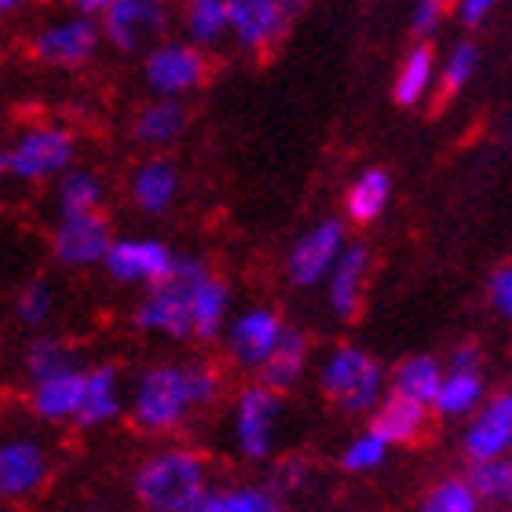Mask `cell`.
<instances>
[{"mask_svg": "<svg viewBox=\"0 0 512 512\" xmlns=\"http://www.w3.org/2000/svg\"><path fill=\"white\" fill-rule=\"evenodd\" d=\"M128 491L139 512H194L213 491L209 458L187 443H165L136 461Z\"/></svg>", "mask_w": 512, "mask_h": 512, "instance_id": "obj_1", "label": "cell"}, {"mask_svg": "<svg viewBox=\"0 0 512 512\" xmlns=\"http://www.w3.org/2000/svg\"><path fill=\"white\" fill-rule=\"evenodd\" d=\"M125 414L132 428L143 436H172L180 432L194 410L191 381H187V363L180 359H158L147 363L125 388Z\"/></svg>", "mask_w": 512, "mask_h": 512, "instance_id": "obj_2", "label": "cell"}, {"mask_svg": "<svg viewBox=\"0 0 512 512\" xmlns=\"http://www.w3.org/2000/svg\"><path fill=\"white\" fill-rule=\"evenodd\" d=\"M209 271L202 256H176L172 275L158 286L143 289V297L132 308V326L143 337H158L169 344H187L191 341V300L194 286L202 282Z\"/></svg>", "mask_w": 512, "mask_h": 512, "instance_id": "obj_3", "label": "cell"}, {"mask_svg": "<svg viewBox=\"0 0 512 512\" xmlns=\"http://www.w3.org/2000/svg\"><path fill=\"white\" fill-rule=\"evenodd\" d=\"M319 392L341 414H374L384 399V370L359 344H337L319 366Z\"/></svg>", "mask_w": 512, "mask_h": 512, "instance_id": "obj_4", "label": "cell"}, {"mask_svg": "<svg viewBox=\"0 0 512 512\" xmlns=\"http://www.w3.org/2000/svg\"><path fill=\"white\" fill-rule=\"evenodd\" d=\"M77 143L74 128L59 125V121H37V125L22 128L11 139L8 154V176L19 183H55L66 169L77 165Z\"/></svg>", "mask_w": 512, "mask_h": 512, "instance_id": "obj_5", "label": "cell"}, {"mask_svg": "<svg viewBox=\"0 0 512 512\" xmlns=\"http://www.w3.org/2000/svg\"><path fill=\"white\" fill-rule=\"evenodd\" d=\"M103 48L118 55H147L169 37L172 15L161 0H103L96 15Z\"/></svg>", "mask_w": 512, "mask_h": 512, "instance_id": "obj_6", "label": "cell"}, {"mask_svg": "<svg viewBox=\"0 0 512 512\" xmlns=\"http://www.w3.org/2000/svg\"><path fill=\"white\" fill-rule=\"evenodd\" d=\"M278 425H282V395L260 381L246 384L231 406V439L246 461H267L275 454Z\"/></svg>", "mask_w": 512, "mask_h": 512, "instance_id": "obj_7", "label": "cell"}, {"mask_svg": "<svg viewBox=\"0 0 512 512\" xmlns=\"http://www.w3.org/2000/svg\"><path fill=\"white\" fill-rule=\"evenodd\" d=\"M143 85L154 92V99H183L198 92L209 77V55L198 52L183 37H165L143 55Z\"/></svg>", "mask_w": 512, "mask_h": 512, "instance_id": "obj_8", "label": "cell"}, {"mask_svg": "<svg viewBox=\"0 0 512 512\" xmlns=\"http://www.w3.org/2000/svg\"><path fill=\"white\" fill-rule=\"evenodd\" d=\"M176 256L180 253L158 235H114L103 256V271L114 286L150 289L172 275Z\"/></svg>", "mask_w": 512, "mask_h": 512, "instance_id": "obj_9", "label": "cell"}, {"mask_svg": "<svg viewBox=\"0 0 512 512\" xmlns=\"http://www.w3.org/2000/svg\"><path fill=\"white\" fill-rule=\"evenodd\" d=\"M103 48V37H99L96 19L88 15H59V19L44 22L41 30L30 37V55L48 70H77V66H88Z\"/></svg>", "mask_w": 512, "mask_h": 512, "instance_id": "obj_10", "label": "cell"}, {"mask_svg": "<svg viewBox=\"0 0 512 512\" xmlns=\"http://www.w3.org/2000/svg\"><path fill=\"white\" fill-rule=\"evenodd\" d=\"M52 476V450L30 432L0 436V505H22L44 491Z\"/></svg>", "mask_w": 512, "mask_h": 512, "instance_id": "obj_11", "label": "cell"}, {"mask_svg": "<svg viewBox=\"0 0 512 512\" xmlns=\"http://www.w3.org/2000/svg\"><path fill=\"white\" fill-rule=\"evenodd\" d=\"M282 333H286V319L275 308H267V304H253V308H242L227 319L220 341H224L227 359L238 370L260 374V366L271 359L275 344L282 341Z\"/></svg>", "mask_w": 512, "mask_h": 512, "instance_id": "obj_12", "label": "cell"}, {"mask_svg": "<svg viewBox=\"0 0 512 512\" xmlns=\"http://www.w3.org/2000/svg\"><path fill=\"white\" fill-rule=\"evenodd\" d=\"M348 246V227L344 220H319L311 224L304 235L289 246L286 253V278L297 289H315L326 282V275L333 271L337 256Z\"/></svg>", "mask_w": 512, "mask_h": 512, "instance_id": "obj_13", "label": "cell"}, {"mask_svg": "<svg viewBox=\"0 0 512 512\" xmlns=\"http://www.w3.org/2000/svg\"><path fill=\"white\" fill-rule=\"evenodd\" d=\"M110 242H114V227L103 213L96 216H70V220H55L48 231V253L66 271H88V267H103Z\"/></svg>", "mask_w": 512, "mask_h": 512, "instance_id": "obj_14", "label": "cell"}, {"mask_svg": "<svg viewBox=\"0 0 512 512\" xmlns=\"http://www.w3.org/2000/svg\"><path fill=\"white\" fill-rule=\"evenodd\" d=\"M227 19H231V41L242 52H271L289 33L293 8L282 0H227Z\"/></svg>", "mask_w": 512, "mask_h": 512, "instance_id": "obj_15", "label": "cell"}, {"mask_svg": "<svg viewBox=\"0 0 512 512\" xmlns=\"http://www.w3.org/2000/svg\"><path fill=\"white\" fill-rule=\"evenodd\" d=\"M128 202L143 216H165L172 205L180 202L183 194V172L180 165L165 154H150V158L136 161L128 172Z\"/></svg>", "mask_w": 512, "mask_h": 512, "instance_id": "obj_16", "label": "cell"}, {"mask_svg": "<svg viewBox=\"0 0 512 512\" xmlns=\"http://www.w3.org/2000/svg\"><path fill=\"white\" fill-rule=\"evenodd\" d=\"M125 417V377L118 363H92L85 366V392H81V410L74 425L81 432H99V428L118 425Z\"/></svg>", "mask_w": 512, "mask_h": 512, "instance_id": "obj_17", "label": "cell"}, {"mask_svg": "<svg viewBox=\"0 0 512 512\" xmlns=\"http://www.w3.org/2000/svg\"><path fill=\"white\" fill-rule=\"evenodd\" d=\"M512 450V392H498L494 399H483V406L472 414L465 428V454L472 465L494 458H509Z\"/></svg>", "mask_w": 512, "mask_h": 512, "instance_id": "obj_18", "label": "cell"}, {"mask_svg": "<svg viewBox=\"0 0 512 512\" xmlns=\"http://www.w3.org/2000/svg\"><path fill=\"white\" fill-rule=\"evenodd\" d=\"M191 128V110L183 99H147L143 107L132 114V143L143 147L147 154H161L172 143H180Z\"/></svg>", "mask_w": 512, "mask_h": 512, "instance_id": "obj_19", "label": "cell"}, {"mask_svg": "<svg viewBox=\"0 0 512 512\" xmlns=\"http://www.w3.org/2000/svg\"><path fill=\"white\" fill-rule=\"evenodd\" d=\"M81 392H85V370L26 384V410L41 425H74L81 410Z\"/></svg>", "mask_w": 512, "mask_h": 512, "instance_id": "obj_20", "label": "cell"}, {"mask_svg": "<svg viewBox=\"0 0 512 512\" xmlns=\"http://www.w3.org/2000/svg\"><path fill=\"white\" fill-rule=\"evenodd\" d=\"M110 194L107 176L88 165H74L66 169L59 180L52 183V209L55 220H70V216H96L103 213Z\"/></svg>", "mask_w": 512, "mask_h": 512, "instance_id": "obj_21", "label": "cell"}, {"mask_svg": "<svg viewBox=\"0 0 512 512\" xmlns=\"http://www.w3.org/2000/svg\"><path fill=\"white\" fill-rule=\"evenodd\" d=\"M366 271H370V249L363 242H348L344 253L337 256L333 271L326 275V300L337 319H355L363 304Z\"/></svg>", "mask_w": 512, "mask_h": 512, "instance_id": "obj_22", "label": "cell"}, {"mask_svg": "<svg viewBox=\"0 0 512 512\" xmlns=\"http://www.w3.org/2000/svg\"><path fill=\"white\" fill-rule=\"evenodd\" d=\"M227 319H231V286L216 275L213 267L202 275V282L194 286L191 300V341L194 344H213L220 341Z\"/></svg>", "mask_w": 512, "mask_h": 512, "instance_id": "obj_23", "label": "cell"}, {"mask_svg": "<svg viewBox=\"0 0 512 512\" xmlns=\"http://www.w3.org/2000/svg\"><path fill=\"white\" fill-rule=\"evenodd\" d=\"M22 377L26 384L48 381V377L59 374H74V370H85L81 366V352L77 344H70L66 337H55V333H33L26 348H22Z\"/></svg>", "mask_w": 512, "mask_h": 512, "instance_id": "obj_24", "label": "cell"}, {"mask_svg": "<svg viewBox=\"0 0 512 512\" xmlns=\"http://www.w3.org/2000/svg\"><path fill=\"white\" fill-rule=\"evenodd\" d=\"M308 363H311L308 333L297 330V326H286V333H282V341L275 344L271 359L260 366V384L278 395L289 392L293 384H300V377L308 374Z\"/></svg>", "mask_w": 512, "mask_h": 512, "instance_id": "obj_25", "label": "cell"}, {"mask_svg": "<svg viewBox=\"0 0 512 512\" xmlns=\"http://www.w3.org/2000/svg\"><path fill=\"white\" fill-rule=\"evenodd\" d=\"M425 414H428L425 406L410 403V399H403V395L395 392H384L366 432L381 439L384 447H406V443H414L425 432Z\"/></svg>", "mask_w": 512, "mask_h": 512, "instance_id": "obj_26", "label": "cell"}, {"mask_svg": "<svg viewBox=\"0 0 512 512\" xmlns=\"http://www.w3.org/2000/svg\"><path fill=\"white\" fill-rule=\"evenodd\" d=\"M439 384H443V363H439L436 355H410V359L395 366L392 374V392L417 406H425V410L436 403Z\"/></svg>", "mask_w": 512, "mask_h": 512, "instance_id": "obj_27", "label": "cell"}, {"mask_svg": "<svg viewBox=\"0 0 512 512\" xmlns=\"http://www.w3.org/2000/svg\"><path fill=\"white\" fill-rule=\"evenodd\" d=\"M231 33L227 19V0H191L183 8V41L194 44L198 52H209Z\"/></svg>", "mask_w": 512, "mask_h": 512, "instance_id": "obj_28", "label": "cell"}, {"mask_svg": "<svg viewBox=\"0 0 512 512\" xmlns=\"http://www.w3.org/2000/svg\"><path fill=\"white\" fill-rule=\"evenodd\" d=\"M388 198H392V176L384 169H363L348 187V198H344L348 220L352 224H374L377 216L388 209Z\"/></svg>", "mask_w": 512, "mask_h": 512, "instance_id": "obj_29", "label": "cell"}, {"mask_svg": "<svg viewBox=\"0 0 512 512\" xmlns=\"http://www.w3.org/2000/svg\"><path fill=\"white\" fill-rule=\"evenodd\" d=\"M55 308H59V293H55V286L48 278L22 282L15 289V297H11V319L19 322L22 330H33V333L48 330V322L55 319Z\"/></svg>", "mask_w": 512, "mask_h": 512, "instance_id": "obj_30", "label": "cell"}, {"mask_svg": "<svg viewBox=\"0 0 512 512\" xmlns=\"http://www.w3.org/2000/svg\"><path fill=\"white\" fill-rule=\"evenodd\" d=\"M487 384H483L480 370H461V374H447L443 370V384L436 392V410L443 417H469L483 406Z\"/></svg>", "mask_w": 512, "mask_h": 512, "instance_id": "obj_31", "label": "cell"}, {"mask_svg": "<svg viewBox=\"0 0 512 512\" xmlns=\"http://www.w3.org/2000/svg\"><path fill=\"white\" fill-rule=\"evenodd\" d=\"M194 512H282V498L256 483H238V487H213Z\"/></svg>", "mask_w": 512, "mask_h": 512, "instance_id": "obj_32", "label": "cell"}, {"mask_svg": "<svg viewBox=\"0 0 512 512\" xmlns=\"http://www.w3.org/2000/svg\"><path fill=\"white\" fill-rule=\"evenodd\" d=\"M432 77H436V52H432L428 44L410 48V55H406L403 66H399V74H395V88H392L395 103H399V107H417V103L425 99Z\"/></svg>", "mask_w": 512, "mask_h": 512, "instance_id": "obj_33", "label": "cell"}, {"mask_svg": "<svg viewBox=\"0 0 512 512\" xmlns=\"http://www.w3.org/2000/svg\"><path fill=\"white\" fill-rule=\"evenodd\" d=\"M465 483H469L472 494H476L480 502L512 505V458H494V461L472 465Z\"/></svg>", "mask_w": 512, "mask_h": 512, "instance_id": "obj_34", "label": "cell"}, {"mask_svg": "<svg viewBox=\"0 0 512 512\" xmlns=\"http://www.w3.org/2000/svg\"><path fill=\"white\" fill-rule=\"evenodd\" d=\"M414 512H480V498L461 476H447L417 502Z\"/></svg>", "mask_w": 512, "mask_h": 512, "instance_id": "obj_35", "label": "cell"}, {"mask_svg": "<svg viewBox=\"0 0 512 512\" xmlns=\"http://www.w3.org/2000/svg\"><path fill=\"white\" fill-rule=\"evenodd\" d=\"M476 70H480V48L472 41H461L450 48L447 63H443V70H439V81H443V92L447 96H458L461 88H469V81L476 77Z\"/></svg>", "mask_w": 512, "mask_h": 512, "instance_id": "obj_36", "label": "cell"}, {"mask_svg": "<svg viewBox=\"0 0 512 512\" xmlns=\"http://www.w3.org/2000/svg\"><path fill=\"white\" fill-rule=\"evenodd\" d=\"M187 381H191L194 410H205L224 395V370L209 359H187Z\"/></svg>", "mask_w": 512, "mask_h": 512, "instance_id": "obj_37", "label": "cell"}, {"mask_svg": "<svg viewBox=\"0 0 512 512\" xmlns=\"http://www.w3.org/2000/svg\"><path fill=\"white\" fill-rule=\"evenodd\" d=\"M384 461H388V447H384L381 439L363 432V436H355L341 454V469L352 472V476H363V472H374L381 469Z\"/></svg>", "mask_w": 512, "mask_h": 512, "instance_id": "obj_38", "label": "cell"}, {"mask_svg": "<svg viewBox=\"0 0 512 512\" xmlns=\"http://www.w3.org/2000/svg\"><path fill=\"white\" fill-rule=\"evenodd\" d=\"M304 483H308V465H304L300 458H286L275 465V472H271V487H267V491L275 494V498H282V494L300 491Z\"/></svg>", "mask_w": 512, "mask_h": 512, "instance_id": "obj_39", "label": "cell"}, {"mask_svg": "<svg viewBox=\"0 0 512 512\" xmlns=\"http://www.w3.org/2000/svg\"><path fill=\"white\" fill-rule=\"evenodd\" d=\"M487 297H491V308L498 311L505 322H512V264L494 271L491 286H487Z\"/></svg>", "mask_w": 512, "mask_h": 512, "instance_id": "obj_40", "label": "cell"}, {"mask_svg": "<svg viewBox=\"0 0 512 512\" xmlns=\"http://www.w3.org/2000/svg\"><path fill=\"white\" fill-rule=\"evenodd\" d=\"M439 19H443V4H439V0H421L414 8V15H410V30H414L417 37H432Z\"/></svg>", "mask_w": 512, "mask_h": 512, "instance_id": "obj_41", "label": "cell"}, {"mask_svg": "<svg viewBox=\"0 0 512 512\" xmlns=\"http://www.w3.org/2000/svg\"><path fill=\"white\" fill-rule=\"evenodd\" d=\"M461 370H480V348L476 344H461L447 359V374H461Z\"/></svg>", "mask_w": 512, "mask_h": 512, "instance_id": "obj_42", "label": "cell"}, {"mask_svg": "<svg viewBox=\"0 0 512 512\" xmlns=\"http://www.w3.org/2000/svg\"><path fill=\"white\" fill-rule=\"evenodd\" d=\"M487 15H491V4L487 0H461L458 4V19L461 26H480V22H487Z\"/></svg>", "mask_w": 512, "mask_h": 512, "instance_id": "obj_43", "label": "cell"}, {"mask_svg": "<svg viewBox=\"0 0 512 512\" xmlns=\"http://www.w3.org/2000/svg\"><path fill=\"white\" fill-rule=\"evenodd\" d=\"M19 8H22L19 0H0V19H8V15H15Z\"/></svg>", "mask_w": 512, "mask_h": 512, "instance_id": "obj_44", "label": "cell"}, {"mask_svg": "<svg viewBox=\"0 0 512 512\" xmlns=\"http://www.w3.org/2000/svg\"><path fill=\"white\" fill-rule=\"evenodd\" d=\"M11 176H8V154H4V147H0V187L8 183Z\"/></svg>", "mask_w": 512, "mask_h": 512, "instance_id": "obj_45", "label": "cell"}, {"mask_svg": "<svg viewBox=\"0 0 512 512\" xmlns=\"http://www.w3.org/2000/svg\"><path fill=\"white\" fill-rule=\"evenodd\" d=\"M59 512H85V509H59Z\"/></svg>", "mask_w": 512, "mask_h": 512, "instance_id": "obj_46", "label": "cell"}]
</instances>
